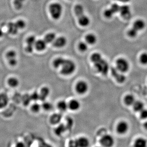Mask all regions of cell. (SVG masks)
I'll use <instances>...</instances> for the list:
<instances>
[{
	"label": "cell",
	"instance_id": "6da1fadb",
	"mask_svg": "<svg viewBox=\"0 0 147 147\" xmlns=\"http://www.w3.org/2000/svg\"><path fill=\"white\" fill-rule=\"evenodd\" d=\"M76 69L75 63L69 59H65L61 67V72L64 76H69L74 73Z\"/></svg>",
	"mask_w": 147,
	"mask_h": 147
},
{
	"label": "cell",
	"instance_id": "7a4b0ae2",
	"mask_svg": "<svg viewBox=\"0 0 147 147\" xmlns=\"http://www.w3.org/2000/svg\"><path fill=\"white\" fill-rule=\"evenodd\" d=\"M49 10L52 18L55 20H58L62 15L63 8L61 4L54 3L50 5Z\"/></svg>",
	"mask_w": 147,
	"mask_h": 147
},
{
	"label": "cell",
	"instance_id": "3957f363",
	"mask_svg": "<svg viewBox=\"0 0 147 147\" xmlns=\"http://www.w3.org/2000/svg\"><path fill=\"white\" fill-rule=\"evenodd\" d=\"M94 66L96 70L99 73L103 75H106L109 70V65L108 63L103 59L99 61L94 63Z\"/></svg>",
	"mask_w": 147,
	"mask_h": 147
},
{
	"label": "cell",
	"instance_id": "277c9868",
	"mask_svg": "<svg viewBox=\"0 0 147 147\" xmlns=\"http://www.w3.org/2000/svg\"><path fill=\"white\" fill-rule=\"evenodd\" d=\"M117 69L121 72L124 73L128 71L129 65L128 61L124 58H119L116 61Z\"/></svg>",
	"mask_w": 147,
	"mask_h": 147
},
{
	"label": "cell",
	"instance_id": "5b68a950",
	"mask_svg": "<svg viewBox=\"0 0 147 147\" xmlns=\"http://www.w3.org/2000/svg\"><path fill=\"white\" fill-rule=\"evenodd\" d=\"M89 89V86L86 82L84 81H79L76 84L75 90L79 94L83 95L87 92Z\"/></svg>",
	"mask_w": 147,
	"mask_h": 147
},
{
	"label": "cell",
	"instance_id": "8992f818",
	"mask_svg": "<svg viewBox=\"0 0 147 147\" xmlns=\"http://www.w3.org/2000/svg\"><path fill=\"white\" fill-rule=\"evenodd\" d=\"M6 57L8 60L9 65L13 67L17 65L18 61L16 58L17 53L16 51L13 50H9L6 53Z\"/></svg>",
	"mask_w": 147,
	"mask_h": 147
},
{
	"label": "cell",
	"instance_id": "52a82bcc",
	"mask_svg": "<svg viewBox=\"0 0 147 147\" xmlns=\"http://www.w3.org/2000/svg\"><path fill=\"white\" fill-rule=\"evenodd\" d=\"M89 144V140L88 138L85 137H81L75 141H72L71 146L76 147H87L88 146Z\"/></svg>",
	"mask_w": 147,
	"mask_h": 147
},
{
	"label": "cell",
	"instance_id": "ba28073f",
	"mask_svg": "<svg viewBox=\"0 0 147 147\" xmlns=\"http://www.w3.org/2000/svg\"><path fill=\"white\" fill-rule=\"evenodd\" d=\"M100 142V144L103 146L110 147L114 145L115 142L112 136L109 134H105L101 137Z\"/></svg>",
	"mask_w": 147,
	"mask_h": 147
},
{
	"label": "cell",
	"instance_id": "9c48e42d",
	"mask_svg": "<svg viewBox=\"0 0 147 147\" xmlns=\"http://www.w3.org/2000/svg\"><path fill=\"white\" fill-rule=\"evenodd\" d=\"M36 41V38L34 36H31L27 38V45L26 47V50L27 53H32L35 47V44Z\"/></svg>",
	"mask_w": 147,
	"mask_h": 147
},
{
	"label": "cell",
	"instance_id": "30bf717a",
	"mask_svg": "<svg viewBox=\"0 0 147 147\" xmlns=\"http://www.w3.org/2000/svg\"><path fill=\"white\" fill-rule=\"evenodd\" d=\"M119 12L121 16L125 19H129L131 17V10L129 6L126 5L121 6Z\"/></svg>",
	"mask_w": 147,
	"mask_h": 147
},
{
	"label": "cell",
	"instance_id": "8fae6325",
	"mask_svg": "<svg viewBox=\"0 0 147 147\" xmlns=\"http://www.w3.org/2000/svg\"><path fill=\"white\" fill-rule=\"evenodd\" d=\"M67 42V40L65 37L61 36L56 38L53 42V45L57 48H62L65 46Z\"/></svg>",
	"mask_w": 147,
	"mask_h": 147
},
{
	"label": "cell",
	"instance_id": "7c38bea8",
	"mask_svg": "<svg viewBox=\"0 0 147 147\" xmlns=\"http://www.w3.org/2000/svg\"><path fill=\"white\" fill-rule=\"evenodd\" d=\"M128 125L127 123L125 121H121L117 126V131L119 134H125L128 130Z\"/></svg>",
	"mask_w": 147,
	"mask_h": 147
},
{
	"label": "cell",
	"instance_id": "4fadbf2b",
	"mask_svg": "<svg viewBox=\"0 0 147 147\" xmlns=\"http://www.w3.org/2000/svg\"><path fill=\"white\" fill-rule=\"evenodd\" d=\"M112 74L114 77L115 78L116 80L119 83H122L125 82V77L124 75L121 74L119 73L118 70L115 68H113L112 69Z\"/></svg>",
	"mask_w": 147,
	"mask_h": 147
},
{
	"label": "cell",
	"instance_id": "5bb4252c",
	"mask_svg": "<svg viewBox=\"0 0 147 147\" xmlns=\"http://www.w3.org/2000/svg\"><path fill=\"white\" fill-rule=\"evenodd\" d=\"M50 89L48 87H43L40 90L39 93V100H41L42 102L45 101L50 95Z\"/></svg>",
	"mask_w": 147,
	"mask_h": 147
},
{
	"label": "cell",
	"instance_id": "9a60e30c",
	"mask_svg": "<svg viewBox=\"0 0 147 147\" xmlns=\"http://www.w3.org/2000/svg\"><path fill=\"white\" fill-rule=\"evenodd\" d=\"M68 104V108L73 111H77L81 107V103L79 100L76 99H72L69 101Z\"/></svg>",
	"mask_w": 147,
	"mask_h": 147
},
{
	"label": "cell",
	"instance_id": "2e32d148",
	"mask_svg": "<svg viewBox=\"0 0 147 147\" xmlns=\"http://www.w3.org/2000/svg\"><path fill=\"white\" fill-rule=\"evenodd\" d=\"M62 119V115L60 113H55L50 117V121L52 125H57L60 123Z\"/></svg>",
	"mask_w": 147,
	"mask_h": 147
},
{
	"label": "cell",
	"instance_id": "e0dca14e",
	"mask_svg": "<svg viewBox=\"0 0 147 147\" xmlns=\"http://www.w3.org/2000/svg\"><path fill=\"white\" fill-rule=\"evenodd\" d=\"M9 101L8 96L5 93L0 94V109L4 108L7 106Z\"/></svg>",
	"mask_w": 147,
	"mask_h": 147
},
{
	"label": "cell",
	"instance_id": "ac0fdd59",
	"mask_svg": "<svg viewBox=\"0 0 147 147\" xmlns=\"http://www.w3.org/2000/svg\"><path fill=\"white\" fill-rule=\"evenodd\" d=\"M47 44L44 40H36L35 44V48L38 51H42L46 49Z\"/></svg>",
	"mask_w": 147,
	"mask_h": 147
},
{
	"label": "cell",
	"instance_id": "d6986e66",
	"mask_svg": "<svg viewBox=\"0 0 147 147\" xmlns=\"http://www.w3.org/2000/svg\"><path fill=\"white\" fill-rule=\"evenodd\" d=\"M146 27V23L144 20L142 19H138L134 22L133 28L137 30L138 31L142 30L145 28Z\"/></svg>",
	"mask_w": 147,
	"mask_h": 147
},
{
	"label": "cell",
	"instance_id": "ffe728a7",
	"mask_svg": "<svg viewBox=\"0 0 147 147\" xmlns=\"http://www.w3.org/2000/svg\"><path fill=\"white\" fill-rule=\"evenodd\" d=\"M79 23L80 26L82 27H87L90 24V19L88 16L84 15L79 16Z\"/></svg>",
	"mask_w": 147,
	"mask_h": 147
},
{
	"label": "cell",
	"instance_id": "44dd1931",
	"mask_svg": "<svg viewBox=\"0 0 147 147\" xmlns=\"http://www.w3.org/2000/svg\"><path fill=\"white\" fill-rule=\"evenodd\" d=\"M8 31L10 34L11 35H16L18 33V29L16 26V23L13 22H10L8 24Z\"/></svg>",
	"mask_w": 147,
	"mask_h": 147
},
{
	"label": "cell",
	"instance_id": "7402d4cb",
	"mask_svg": "<svg viewBox=\"0 0 147 147\" xmlns=\"http://www.w3.org/2000/svg\"><path fill=\"white\" fill-rule=\"evenodd\" d=\"M97 37L93 34H89L86 37V42L90 45H94L97 41Z\"/></svg>",
	"mask_w": 147,
	"mask_h": 147
},
{
	"label": "cell",
	"instance_id": "603a6c76",
	"mask_svg": "<svg viewBox=\"0 0 147 147\" xmlns=\"http://www.w3.org/2000/svg\"><path fill=\"white\" fill-rule=\"evenodd\" d=\"M57 108L61 112H65L68 108V104L65 100H61L57 103Z\"/></svg>",
	"mask_w": 147,
	"mask_h": 147
},
{
	"label": "cell",
	"instance_id": "cb8c5ba5",
	"mask_svg": "<svg viewBox=\"0 0 147 147\" xmlns=\"http://www.w3.org/2000/svg\"><path fill=\"white\" fill-rule=\"evenodd\" d=\"M9 86L11 88H16L19 86L20 82L19 80L16 77H11L8 80Z\"/></svg>",
	"mask_w": 147,
	"mask_h": 147
},
{
	"label": "cell",
	"instance_id": "d4e9b609",
	"mask_svg": "<svg viewBox=\"0 0 147 147\" xmlns=\"http://www.w3.org/2000/svg\"><path fill=\"white\" fill-rule=\"evenodd\" d=\"M56 39V35L54 33L47 34L44 38V40L47 43H53Z\"/></svg>",
	"mask_w": 147,
	"mask_h": 147
},
{
	"label": "cell",
	"instance_id": "484cf974",
	"mask_svg": "<svg viewBox=\"0 0 147 147\" xmlns=\"http://www.w3.org/2000/svg\"><path fill=\"white\" fill-rule=\"evenodd\" d=\"M147 144L146 140L142 138L137 139L134 142V146L136 147H145L146 146Z\"/></svg>",
	"mask_w": 147,
	"mask_h": 147
},
{
	"label": "cell",
	"instance_id": "4316f807",
	"mask_svg": "<svg viewBox=\"0 0 147 147\" xmlns=\"http://www.w3.org/2000/svg\"><path fill=\"white\" fill-rule=\"evenodd\" d=\"M74 12L78 17L84 14V8L81 5H77L74 9Z\"/></svg>",
	"mask_w": 147,
	"mask_h": 147
},
{
	"label": "cell",
	"instance_id": "83f0119b",
	"mask_svg": "<svg viewBox=\"0 0 147 147\" xmlns=\"http://www.w3.org/2000/svg\"><path fill=\"white\" fill-rule=\"evenodd\" d=\"M64 59L63 58L59 57L55 59L53 63V66L55 68H58L61 67L64 62Z\"/></svg>",
	"mask_w": 147,
	"mask_h": 147
},
{
	"label": "cell",
	"instance_id": "f1b7e54d",
	"mask_svg": "<svg viewBox=\"0 0 147 147\" xmlns=\"http://www.w3.org/2000/svg\"><path fill=\"white\" fill-rule=\"evenodd\" d=\"M135 99L132 95L128 94L124 98V102L127 105H133L135 102Z\"/></svg>",
	"mask_w": 147,
	"mask_h": 147
},
{
	"label": "cell",
	"instance_id": "f546056e",
	"mask_svg": "<svg viewBox=\"0 0 147 147\" xmlns=\"http://www.w3.org/2000/svg\"><path fill=\"white\" fill-rule=\"evenodd\" d=\"M134 110L136 112H141L144 109V105L143 102L140 101H135L133 105Z\"/></svg>",
	"mask_w": 147,
	"mask_h": 147
},
{
	"label": "cell",
	"instance_id": "4dcf8cb0",
	"mask_svg": "<svg viewBox=\"0 0 147 147\" xmlns=\"http://www.w3.org/2000/svg\"><path fill=\"white\" fill-rule=\"evenodd\" d=\"M102 59V56L100 53H94L91 57V60L94 63H96Z\"/></svg>",
	"mask_w": 147,
	"mask_h": 147
},
{
	"label": "cell",
	"instance_id": "1f68e13d",
	"mask_svg": "<svg viewBox=\"0 0 147 147\" xmlns=\"http://www.w3.org/2000/svg\"><path fill=\"white\" fill-rule=\"evenodd\" d=\"M26 0H14L13 5L14 7L17 10H20L23 7L24 2Z\"/></svg>",
	"mask_w": 147,
	"mask_h": 147
},
{
	"label": "cell",
	"instance_id": "d6a6232c",
	"mask_svg": "<svg viewBox=\"0 0 147 147\" xmlns=\"http://www.w3.org/2000/svg\"><path fill=\"white\" fill-rule=\"evenodd\" d=\"M32 101L30 95L28 94L24 95L22 98V102L25 106H28Z\"/></svg>",
	"mask_w": 147,
	"mask_h": 147
},
{
	"label": "cell",
	"instance_id": "836d02e7",
	"mask_svg": "<svg viewBox=\"0 0 147 147\" xmlns=\"http://www.w3.org/2000/svg\"><path fill=\"white\" fill-rule=\"evenodd\" d=\"M65 125L63 124L60 125L59 126L55 129V133L57 135L60 136L65 131Z\"/></svg>",
	"mask_w": 147,
	"mask_h": 147
},
{
	"label": "cell",
	"instance_id": "e575fe53",
	"mask_svg": "<svg viewBox=\"0 0 147 147\" xmlns=\"http://www.w3.org/2000/svg\"><path fill=\"white\" fill-rule=\"evenodd\" d=\"M41 108H42L41 105H40L37 102H35L32 105L31 109L33 113H37L40 111Z\"/></svg>",
	"mask_w": 147,
	"mask_h": 147
},
{
	"label": "cell",
	"instance_id": "d590c367",
	"mask_svg": "<svg viewBox=\"0 0 147 147\" xmlns=\"http://www.w3.org/2000/svg\"><path fill=\"white\" fill-rule=\"evenodd\" d=\"M88 44L86 42H80L78 45L79 50L82 52H86L88 50Z\"/></svg>",
	"mask_w": 147,
	"mask_h": 147
},
{
	"label": "cell",
	"instance_id": "8d00e7d4",
	"mask_svg": "<svg viewBox=\"0 0 147 147\" xmlns=\"http://www.w3.org/2000/svg\"><path fill=\"white\" fill-rule=\"evenodd\" d=\"M42 108L46 111H50L52 110L53 108V105L50 102L47 101H43L42 105H41Z\"/></svg>",
	"mask_w": 147,
	"mask_h": 147
},
{
	"label": "cell",
	"instance_id": "74e56055",
	"mask_svg": "<svg viewBox=\"0 0 147 147\" xmlns=\"http://www.w3.org/2000/svg\"><path fill=\"white\" fill-rule=\"evenodd\" d=\"M15 23H16V26L18 27L19 30V29L22 30V29H24L26 26V22L24 20H22V19L18 20L15 22Z\"/></svg>",
	"mask_w": 147,
	"mask_h": 147
},
{
	"label": "cell",
	"instance_id": "f35d334b",
	"mask_svg": "<svg viewBox=\"0 0 147 147\" xmlns=\"http://www.w3.org/2000/svg\"><path fill=\"white\" fill-rule=\"evenodd\" d=\"M138 31L134 29V28L130 29L127 32L128 36L131 38H134L137 36V34H138Z\"/></svg>",
	"mask_w": 147,
	"mask_h": 147
},
{
	"label": "cell",
	"instance_id": "ab89813d",
	"mask_svg": "<svg viewBox=\"0 0 147 147\" xmlns=\"http://www.w3.org/2000/svg\"><path fill=\"white\" fill-rule=\"evenodd\" d=\"M140 62L143 65L147 64V53L142 54L139 58Z\"/></svg>",
	"mask_w": 147,
	"mask_h": 147
},
{
	"label": "cell",
	"instance_id": "60d3db41",
	"mask_svg": "<svg viewBox=\"0 0 147 147\" xmlns=\"http://www.w3.org/2000/svg\"><path fill=\"white\" fill-rule=\"evenodd\" d=\"M115 14L111 9H106L104 12V15L107 18H110L113 17V15Z\"/></svg>",
	"mask_w": 147,
	"mask_h": 147
},
{
	"label": "cell",
	"instance_id": "b9f144b4",
	"mask_svg": "<svg viewBox=\"0 0 147 147\" xmlns=\"http://www.w3.org/2000/svg\"><path fill=\"white\" fill-rule=\"evenodd\" d=\"M110 8L113 11L114 13H116L119 11L120 6L117 4L114 3L112 5Z\"/></svg>",
	"mask_w": 147,
	"mask_h": 147
},
{
	"label": "cell",
	"instance_id": "7bdbcfd3",
	"mask_svg": "<svg viewBox=\"0 0 147 147\" xmlns=\"http://www.w3.org/2000/svg\"><path fill=\"white\" fill-rule=\"evenodd\" d=\"M31 98L32 100L34 101H36L39 100L40 95L39 93H38L37 92H35L33 93L31 95H30Z\"/></svg>",
	"mask_w": 147,
	"mask_h": 147
},
{
	"label": "cell",
	"instance_id": "ee69618b",
	"mask_svg": "<svg viewBox=\"0 0 147 147\" xmlns=\"http://www.w3.org/2000/svg\"><path fill=\"white\" fill-rule=\"evenodd\" d=\"M140 117L143 119H147V110L144 109L140 112Z\"/></svg>",
	"mask_w": 147,
	"mask_h": 147
},
{
	"label": "cell",
	"instance_id": "f6af8a7d",
	"mask_svg": "<svg viewBox=\"0 0 147 147\" xmlns=\"http://www.w3.org/2000/svg\"><path fill=\"white\" fill-rule=\"evenodd\" d=\"M16 146L17 147H24L25 146L24 145V143L19 142V143H17Z\"/></svg>",
	"mask_w": 147,
	"mask_h": 147
},
{
	"label": "cell",
	"instance_id": "bcb514c9",
	"mask_svg": "<svg viewBox=\"0 0 147 147\" xmlns=\"http://www.w3.org/2000/svg\"><path fill=\"white\" fill-rule=\"evenodd\" d=\"M115 1H119L123 3H127L130 1V0H115Z\"/></svg>",
	"mask_w": 147,
	"mask_h": 147
},
{
	"label": "cell",
	"instance_id": "7dc6e473",
	"mask_svg": "<svg viewBox=\"0 0 147 147\" xmlns=\"http://www.w3.org/2000/svg\"><path fill=\"white\" fill-rule=\"evenodd\" d=\"M3 31L1 29H0V38H1L2 37H3Z\"/></svg>",
	"mask_w": 147,
	"mask_h": 147
},
{
	"label": "cell",
	"instance_id": "c3c4849f",
	"mask_svg": "<svg viewBox=\"0 0 147 147\" xmlns=\"http://www.w3.org/2000/svg\"><path fill=\"white\" fill-rule=\"evenodd\" d=\"M144 127L146 129H147V121L145 122V123L144 124Z\"/></svg>",
	"mask_w": 147,
	"mask_h": 147
}]
</instances>
